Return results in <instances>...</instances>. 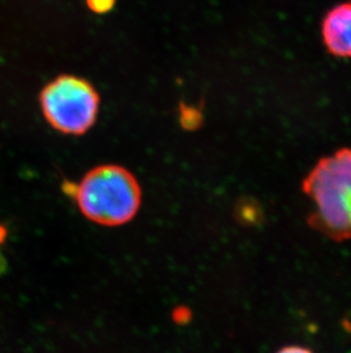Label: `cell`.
Listing matches in <instances>:
<instances>
[{
	"mask_svg": "<svg viewBox=\"0 0 351 353\" xmlns=\"http://www.w3.org/2000/svg\"><path fill=\"white\" fill-rule=\"evenodd\" d=\"M7 269H8V264H7L6 259L3 254L0 253V276L6 274Z\"/></svg>",
	"mask_w": 351,
	"mask_h": 353,
	"instance_id": "9",
	"label": "cell"
},
{
	"mask_svg": "<svg viewBox=\"0 0 351 353\" xmlns=\"http://www.w3.org/2000/svg\"><path fill=\"white\" fill-rule=\"evenodd\" d=\"M87 6L93 13H109L116 5V0H86Z\"/></svg>",
	"mask_w": 351,
	"mask_h": 353,
	"instance_id": "6",
	"label": "cell"
},
{
	"mask_svg": "<svg viewBox=\"0 0 351 353\" xmlns=\"http://www.w3.org/2000/svg\"><path fill=\"white\" fill-rule=\"evenodd\" d=\"M276 353H314L307 347H299V345H288V347H281L279 352Z\"/></svg>",
	"mask_w": 351,
	"mask_h": 353,
	"instance_id": "8",
	"label": "cell"
},
{
	"mask_svg": "<svg viewBox=\"0 0 351 353\" xmlns=\"http://www.w3.org/2000/svg\"><path fill=\"white\" fill-rule=\"evenodd\" d=\"M7 238V229L0 224V245H3L5 243V240Z\"/></svg>",
	"mask_w": 351,
	"mask_h": 353,
	"instance_id": "10",
	"label": "cell"
},
{
	"mask_svg": "<svg viewBox=\"0 0 351 353\" xmlns=\"http://www.w3.org/2000/svg\"><path fill=\"white\" fill-rule=\"evenodd\" d=\"M76 200L88 220L105 227H118L136 216L142 190L129 170L118 165H103L83 176L76 188Z\"/></svg>",
	"mask_w": 351,
	"mask_h": 353,
	"instance_id": "2",
	"label": "cell"
},
{
	"mask_svg": "<svg viewBox=\"0 0 351 353\" xmlns=\"http://www.w3.org/2000/svg\"><path fill=\"white\" fill-rule=\"evenodd\" d=\"M189 316H191V314H189V311L187 309H177V310L173 312V319L177 323H186L187 320L189 319Z\"/></svg>",
	"mask_w": 351,
	"mask_h": 353,
	"instance_id": "7",
	"label": "cell"
},
{
	"mask_svg": "<svg viewBox=\"0 0 351 353\" xmlns=\"http://www.w3.org/2000/svg\"><path fill=\"white\" fill-rule=\"evenodd\" d=\"M323 40L335 57H351V3H341L325 17Z\"/></svg>",
	"mask_w": 351,
	"mask_h": 353,
	"instance_id": "4",
	"label": "cell"
},
{
	"mask_svg": "<svg viewBox=\"0 0 351 353\" xmlns=\"http://www.w3.org/2000/svg\"><path fill=\"white\" fill-rule=\"evenodd\" d=\"M302 189L310 203L309 224L335 241L351 239V149L319 160Z\"/></svg>",
	"mask_w": 351,
	"mask_h": 353,
	"instance_id": "1",
	"label": "cell"
},
{
	"mask_svg": "<svg viewBox=\"0 0 351 353\" xmlns=\"http://www.w3.org/2000/svg\"><path fill=\"white\" fill-rule=\"evenodd\" d=\"M179 118H180L182 126L186 130H195L201 125V121H202L201 112L195 108L189 107V105H182L180 108Z\"/></svg>",
	"mask_w": 351,
	"mask_h": 353,
	"instance_id": "5",
	"label": "cell"
},
{
	"mask_svg": "<svg viewBox=\"0 0 351 353\" xmlns=\"http://www.w3.org/2000/svg\"><path fill=\"white\" fill-rule=\"evenodd\" d=\"M43 117L54 130L67 135H83L94 126L100 110V95L83 78L63 74L40 93Z\"/></svg>",
	"mask_w": 351,
	"mask_h": 353,
	"instance_id": "3",
	"label": "cell"
}]
</instances>
